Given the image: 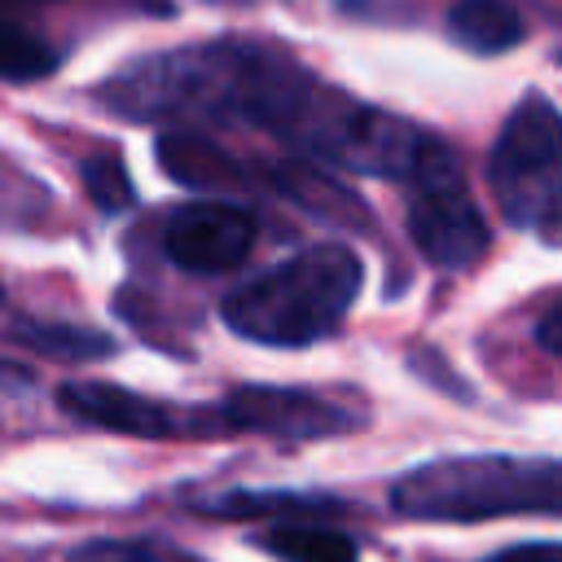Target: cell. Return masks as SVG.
I'll return each mask as SVG.
<instances>
[{"mask_svg": "<svg viewBox=\"0 0 562 562\" xmlns=\"http://www.w3.org/2000/svg\"><path fill=\"white\" fill-rule=\"evenodd\" d=\"M66 562H198V558L162 540H88Z\"/></svg>", "mask_w": 562, "mask_h": 562, "instance_id": "e0dca14e", "label": "cell"}, {"mask_svg": "<svg viewBox=\"0 0 562 562\" xmlns=\"http://www.w3.org/2000/svg\"><path fill=\"white\" fill-rule=\"evenodd\" d=\"M224 435H263V439H329L360 426V417L316 391L299 386H237L220 404Z\"/></svg>", "mask_w": 562, "mask_h": 562, "instance_id": "52a82bcc", "label": "cell"}, {"mask_svg": "<svg viewBox=\"0 0 562 562\" xmlns=\"http://www.w3.org/2000/svg\"><path fill=\"white\" fill-rule=\"evenodd\" d=\"M79 176H83V189H88V198H92L97 211L114 215V211L132 206V176H127V167L114 154H92L79 167Z\"/></svg>", "mask_w": 562, "mask_h": 562, "instance_id": "2e32d148", "label": "cell"}, {"mask_svg": "<svg viewBox=\"0 0 562 562\" xmlns=\"http://www.w3.org/2000/svg\"><path fill=\"white\" fill-rule=\"evenodd\" d=\"M536 342L549 351V356H562V303H549L540 325H536Z\"/></svg>", "mask_w": 562, "mask_h": 562, "instance_id": "d6986e66", "label": "cell"}, {"mask_svg": "<svg viewBox=\"0 0 562 562\" xmlns=\"http://www.w3.org/2000/svg\"><path fill=\"white\" fill-rule=\"evenodd\" d=\"M255 215L233 206V202H215V198H198L184 202L167 215L162 228V250L176 268L184 272H228L237 268L250 246H255Z\"/></svg>", "mask_w": 562, "mask_h": 562, "instance_id": "ba28073f", "label": "cell"}, {"mask_svg": "<svg viewBox=\"0 0 562 562\" xmlns=\"http://www.w3.org/2000/svg\"><path fill=\"white\" fill-rule=\"evenodd\" d=\"M487 180L496 206L509 224L558 241L562 224V123L549 97H527L505 119L492 154Z\"/></svg>", "mask_w": 562, "mask_h": 562, "instance_id": "277c9868", "label": "cell"}, {"mask_svg": "<svg viewBox=\"0 0 562 562\" xmlns=\"http://www.w3.org/2000/svg\"><path fill=\"white\" fill-rule=\"evenodd\" d=\"M391 505L422 522H483L514 514H558L553 457H443L408 470L391 487Z\"/></svg>", "mask_w": 562, "mask_h": 562, "instance_id": "3957f363", "label": "cell"}, {"mask_svg": "<svg viewBox=\"0 0 562 562\" xmlns=\"http://www.w3.org/2000/svg\"><path fill=\"white\" fill-rule=\"evenodd\" d=\"M0 303H4V285H0Z\"/></svg>", "mask_w": 562, "mask_h": 562, "instance_id": "44dd1931", "label": "cell"}, {"mask_svg": "<svg viewBox=\"0 0 562 562\" xmlns=\"http://www.w3.org/2000/svg\"><path fill=\"white\" fill-rule=\"evenodd\" d=\"M57 404L88 422L136 439H211L220 430L215 404H162L149 395H136L119 382H66L57 386Z\"/></svg>", "mask_w": 562, "mask_h": 562, "instance_id": "8992f818", "label": "cell"}, {"mask_svg": "<svg viewBox=\"0 0 562 562\" xmlns=\"http://www.w3.org/2000/svg\"><path fill=\"white\" fill-rule=\"evenodd\" d=\"M0 382H9V386H31L35 378H31L22 364H4V360H0Z\"/></svg>", "mask_w": 562, "mask_h": 562, "instance_id": "ffe728a7", "label": "cell"}, {"mask_svg": "<svg viewBox=\"0 0 562 562\" xmlns=\"http://www.w3.org/2000/svg\"><path fill=\"white\" fill-rule=\"evenodd\" d=\"M158 158H162V171L189 189H224L241 180V167L193 132H167L158 140Z\"/></svg>", "mask_w": 562, "mask_h": 562, "instance_id": "30bf717a", "label": "cell"}, {"mask_svg": "<svg viewBox=\"0 0 562 562\" xmlns=\"http://www.w3.org/2000/svg\"><path fill=\"white\" fill-rule=\"evenodd\" d=\"M448 35L470 53H505L522 40V18L509 0H457Z\"/></svg>", "mask_w": 562, "mask_h": 562, "instance_id": "8fae6325", "label": "cell"}, {"mask_svg": "<svg viewBox=\"0 0 562 562\" xmlns=\"http://www.w3.org/2000/svg\"><path fill=\"white\" fill-rule=\"evenodd\" d=\"M312 505H334L325 496H290V492H228L206 501L215 518H255V514H307Z\"/></svg>", "mask_w": 562, "mask_h": 562, "instance_id": "9a60e30c", "label": "cell"}, {"mask_svg": "<svg viewBox=\"0 0 562 562\" xmlns=\"http://www.w3.org/2000/svg\"><path fill=\"white\" fill-rule=\"evenodd\" d=\"M422 145H426V132L413 127L408 119H395V114H382L373 105L351 101L342 110V119L334 123V132H329V140L321 149V162L351 167L360 176L408 180Z\"/></svg>", "mask_w": 562, "mask_h": 562, "instance_id": "9c48e42d", "label": "cell"}, {"mask_svg": "<svg viewBox=\"0 0 562 562\" xmlns=\"http://www.w3.org/2000/svg\"><path fill=\"white\" fill-rule=\"evenodd\" d=\"M97 97L127 119L250 123L299 145L307 158L321 154L329 127L347 110V97L325 88L285 48L255 40H215L127 61Z\"/></svg>", "mask_w": 562, "mask_h": 562, "instance_id": "6da1fadb", "label": "cell"}, {"mask_svg": "<svg viewBox=\"0 0 562 562\" xmlns=\"http://www.w3.org/2000/svg\"><path fill=\"white\" fill-rule=\"evenodd\" d=\"M13 338L44 351V356H57V360H97V356H110L114 342L97 329H75V325H31V321H18L13 325Z\"/></svg>", "mask_w": 562, "mask_h": 562, "instance_id": "5bb4252c", "label": "cell"}, {"mask_svg": "<svg viewBox=\"0 0 562 562\" xmlns=\"http://www.w3.org/2000/svg\"><path fill=\"white\" fill-rule=\"evenodd\" d=\"M360 281V255L342 241H321L228 290L224 325L263 347H307L347 321Z\"/></svg>", "mask_w": 562, "mask_h": 562, "instance_id": "7a4b0ae2", "label": "cell"}, {"mask_svg": "<svg viewBox=\"0 0 562 562\" xmlns=\"http://www.w3.org/2000/svg\"><path fill=\"white\" fill-rule=\"evenodd\" d=\"M487 562H562V544L558 540H531V544H514L492 553Z\"/></svg>", "mask_w": 562, "mask_h": 562, "instance_id": "ac0fdd59", "label": "cell"}, {"mask_svg": "<svg viewBox=\"0 0 562 562\" xmlns=\"http://www.w3.org/2000/svg\"><path fill=\"white\" fill-rule=\"evenodd\" d=\"M263 553L281 562H360V544L338 531V527H316V522H281L259 531L255 540Z\"/></svg>", "mask_w": 562, "mask_h": 562, "instance_id": "7c38bea8", "label": "cell"}, {"mask_svg": "<svg viewBox=\"0 0 562 562\" xmlns=\"http://www.w3.org/2000/svg\"><path fill=\"white\" fill-rule=\"evenodd\" d=\"M53 70H57V48L44 35H35L31 26L0 18V79L31 83V79H44Z\"/></svg>", "mask_w": 562, "mask_h": 562, "instance_id": "4fadbf2b", "label": "cell"}, {"mask_svg": "<svg viewBox=\"0 0 562 562\" xmlns=\"http://www.w3.org/2000/svg\"><path fill=\"white\" fill-rule=\"evenodd\" d=\"M408 237L413 246L435 263V268H474L487 255V220L474 206L465 176L457 167V154L439 140L426 136L413 171H408Z\"/></svg>", "mask_w": 562, "mask_h": 562, "instance_id": "5b68a950", "label": "cell"}]
</instances>
